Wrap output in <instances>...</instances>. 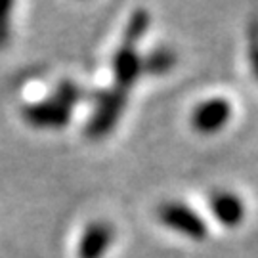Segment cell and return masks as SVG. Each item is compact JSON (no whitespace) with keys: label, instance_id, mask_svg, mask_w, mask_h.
<instances>
[{"label":"cell","instance_id":"ba28073f","mask_svg":"<svg viewBox=\"0 0 258 258\" xmlns=\"http://www.w3.org/2000/svg\"><path fill=\"white\" fill-rule=\"evenodd\" d=\"M176 65V52L172 48L159 46L142 55V67L148 75H165Z\"/></svg>","mask_w":258,"mask_h":258},{"label":"cell","instance_id":"30bf717a","mask_svg":"<svg viewBox=\"0 0 258 258\" xmlns=\"http://www.w3.org/2000/svg\"><path fill=\"white\" fill-rule=\"evenodd\" d=\"M52 98H54L55 102L61 103V105H65V107L73 109L75 105L84 98V90L77 83H73V81H61L55 86Z\"/></svg>","mask_w":258,"mask_h":258},{"label":"cell","instance_id":"6da1fadb","mask_svg":"<svg viewBox=\"0 0 258 258\" xmlns=\"http://www.w3.org/2000/svg\"><path fill=\"white\" fill-rule=\"evenodd\" d=\"M92 102L94 113L86 122V136L92 140H102L117 126L128 102V92L117 86L102 88L92 94Z\"/></svg>","mask_w":258,"mask_h":258},{"label":"cell","instance_id":"8fae6325","mask_svg":"<svg viewBox=\"0 0 258 258\" xmlns=\"http://www.w3.org/2000/svg\"><path fill=\"white\" fill-rule=\"evenodd\" d=\"M12 2L0 0V50L8 46L12 38Z\"/></svg>","mask_w":258,"mask_h":258},{"label":"cell","instance_id":"7c38bea8","mask_svg":"<svg viewBox=\"0 0 258 258\" xmlns=\"http://www.w3.org/2000/svg\"><path fill=\"white\" fill-rule=\"evenodd\" d=\"M249 63L258 81V18H254L249 25Z\"/></svg>","mask_w":258,"mask_h":258},{"label":"cell","instance_id":"8992f818","mask_svg":"<svg viewBox=\"0 0 258 258\" xmlns=\"http://www.w3.org/2000/svg\"><path fill=\"white\" fill-rule=\"evenodd\" d=\"M113 73H115V86L128 92L144 75L142 55L138 54L136 46L120 44V48L113 55Z\"/></svg>","mask_w":258,"mask_h":258},{"label":"cell","instance_id":"9c48e42d","mask_svg":"<svg viewBox=\"0 0 258 258\" xmlns=\"http://www.w3.org/2000/svg\"><path fill=\"white\" fill-rule=\"evenodd\" d=\"M151 23V16L146 8H138L132 12L126 29H124V37H122V44L126 46H136L142 38L146 37Z\"/></svg>","mask_w":258,"mask_h":258},{"label":"cell","instance_id":"5b68a950","mask_svg":"<svg viewBox=\"0 0 258 258\" xmlns=\"http://www.w3.org/2000/svg\"><path fill=\"white\" fill-rule=\"evenodd\" d=\"M212 216L226 228H235L247 216V207L239 194L231 189H216L209 197Z\"/></svg>","mask_w":258,"mask_h":258},{"label":"cell","instance_id":"3957f363","mask_svg":"<svg viewBox=\"0 0 258 258\" xmlns=\"http://www.w3.org/2000/svg\"><path fill=\"white\" fill-rule=\"evenodd\" d=\"M231 115L233 107L230 100L222 96H212L195 105L191 113V124L201 134H216L228 126Z\"/></svg>","mask_w":258,"mask_h":258},{"label":"cell","instance_id":"277c9868","mask_svg":"<svg viewBox=\"0 0 258 258\" xmlns=\"http://www.w3.org/2000/svg\"><path fill=\"white\" fill-rule=\"evenodd\" d=\"M71 115H73V109L55 102L54 98L27 103L23 107V119L35 128H63L69 124Z\"/></svg>","mask_w":258,"mask_h":258},{"label":"cell","instance_id":"7a4b0ae2","mask_svg":"<svg viewBox=\"0 0 258 258\" xmlns=\"http://www.w3.org/2000/svg\"><path fill=\"white\" fill-rule=\"evenodd\" d=\"M159 220L172 231H178L185 237L195 241H201L207 237V224L197 212L180 201H165L157 209Z\"/></svg>","mask_w":258,"mask_h":258},{"label":"cell","instance_id":"52a82bcc","mask_svg":"<svg viewBox=\"0 0 258 258\" xmlns=\"http://www.w3.org/2000/svg\"><path fill=\"white\" fill-rule=\"evenodd\" d=\"M115 239V228L109 222L96 220L86 226L83 237L79 241L77 254L79 258H103Z\"/></svg>","mask_w":258,"mask_h":258}]
</instances>
